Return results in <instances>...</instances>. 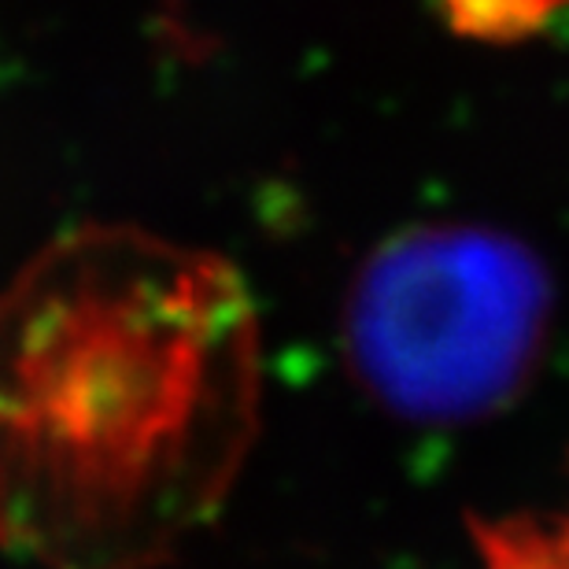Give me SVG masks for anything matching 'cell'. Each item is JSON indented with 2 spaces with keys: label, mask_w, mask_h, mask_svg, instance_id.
Here are the masks:
<instances>
[{
  "label": "cell",
  "mask_w": 569,
  "mask_h": 569,
  "mask_svg": "<svg viewBox=\"0 0 569 569\" xmlns=\"http://www.w3.org/2000/svg\"><path fill=\"white\" fill-rule=\"evenodd\" d=\"M252 300L219 259L82 230L0 296V540L49 569H152L256 429Z\"/></svg>",
  "instance_id": "1"
},
{
  "label": "cell",
  "mask_w": 569,
  "mask_h": 569,
  "mask_svg": "<svg viewBox=\"0 0 569 569\" xmlns=\"http://www.w3.org/2000/svg\"><path fill=\"white\" fill-rule=\"evenodd\" d=\"M548 322V281L518 244L466 226L396 237L351 292L348 345L373 396L459 422L518 392Z\"/></svg>",
  "instance_id": "2"
},
{
  "label": "cell",
  "mask_w": 569,
  "mask_h": 569,
  "mask_svg": "<svg viewBox=\"0 0 569 569\" xmlns=\"http://www.w3.org/2000/svg\"><path fill=\"white\" fill-rule=\"evenodd\" d=\"M477 569H569V507L473 526Z\"/></svg>",
  "instance_id": "3"
}]
</instances>
